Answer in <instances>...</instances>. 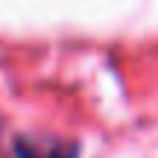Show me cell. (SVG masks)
Listing matches in <instances>:
<instances>
[{
  "instance_id": "cell-1",
  "label": "cell",
  "mask_w": 158,
  "mask_h": 158,
  "mask_svg": "<svg viewBox=\"0 0 158 158\" xmlns=\"http://www.w3.org/2000/svg\"><path fill=\"white\" fill-rule=\"evenodd\" d=\"M12 155L15 158H76L79 147L73 141H62V138L18 135L12 138Z\"/></svg>"
}]
</instances>
